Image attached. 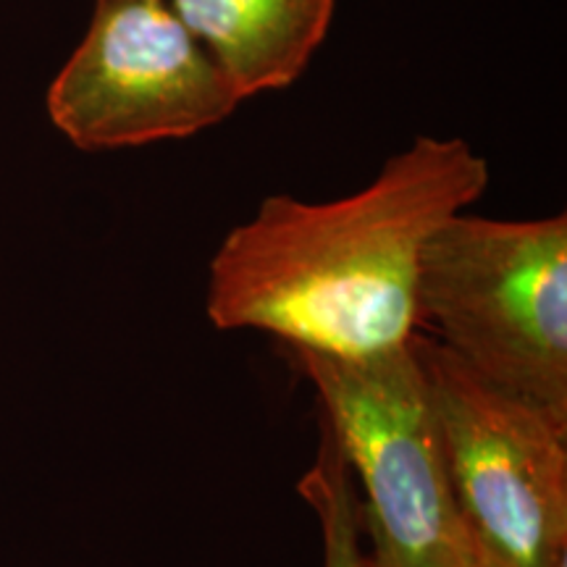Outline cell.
Wrapping results in <instances>:
<instances>
[{"label":"cell","mask_w":567,"mask_h":567,"mask_svg":"<svg viewBox=\"0 0 567 567\" xmlns=\"http://www.w3.org/2000/svg\"><path fill=\"white\" fill-rule=\"evenodd\" d=\"M488 179V161L465 140L415 137L360 193L266 197L210 258L205 313L221 331H266L297 350L402 344L417 326L423 247Z\"/></svg>","instance_id":"cell-1"},{"label":"cell","mask_w":567,"mask_h":567,"mask_svg":"<svg viewBox=\"0 0 567 567\" xmlns=\"http://www.w3.org/2000/svg\"><path fill=\"white\" fill-rule=\"evenodd\" d=\"M297 488L318 517L323 567H375L371 551L363 547V515H360L358 486H354L350 465L326 423L321 425L316 463L300 478Z\"/></svg>","instance_id":"cell-7"},{"label":"cell","mask_w":567,"mask_h":567,"mask_svg":"<svg viewBox=\"0 0 567 567\" xmlns=\"http://www.w3.org/2000/svg\"><path fill=\"white\" fill-rule=\"evenodd\" d=\"M417 323L496 392L567 425V213H457L423 247Z\"/></svg>","instance_id":"cell-2"},{"label":"cell","mask_w":567,"mask_h":567,"mask_svg":"<svg viewBox=\"0 0 567 567\" xmlns=\"http://www.w3.org/2000/svg\"><path fill=\"white\" fill-rule=\"evenodd\" d=\"M452 494L478 567H567V425L415 331Z\"/></svg>","instance_id":"cell-4"},{"label":"cell","mask_w":567,"mask_h":567,"mask_svg":"<svg viewBox=\"0 0 567 567\" xmlns=\"http://www.w3.org/2000/svg\"><path fill=\"white\" fill-rule=\"evenodd\" d=\"M243 92L168 0H97L48 92L53 124L82 151L182 140L226 122Z\"/></svg>","instance_id":"cell-5"},{"label":"cell","mask_w":567,"mask_h":567,"mask_svg":"<svg viewBox=\"0 0 567 567\" xmlns=\"http://www.w3.org/2000/svg\"><path fill=\"white\" fill-rule=\"evenodd\" d=\"M243 97L295 84L329 34L337 0H168Z\"/></svg>","instance_id":"cell-6"},{"label":"cell","mask_w":567,"mask_h":567,"mask_svg":"<svg viewBox=\"0 0 567 567\" xmlns=\"http://www.w3.org/2000/svg\"><path fill=\"white\" fill-rule=\"evenodd\" d=\"M321 421L350 465L375 567H478L460 520L415 334L365 354L297 350Z\"/></svg>","instance_id":"cell-3"}]
</instances>
